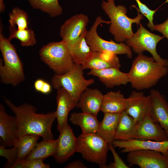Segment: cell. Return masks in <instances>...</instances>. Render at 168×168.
Masks as SVG:
<instances>
[{"instance_id":"f35d334b","label":"cell","mask_w":168,"mask_h":168,"mask_svg":"<svg viewBox=\"0 0 168 168\" xmlns=\"http://www.w3.org/2000/svg\"><path fill=\"white\" fill-rule=\"evenodd\" d=\"M51 91V86L50 83L45 81L41 93L44 94H47L50 93Z\"/></svg>"},{"instance_id":"6da1fadb","label":"cell","mask_w":168,"mask_h":168,"mask_svg":"<svg viewBox=\"0 0 168 168\" xmlns=\"http://www.w3.org/2000/svg\"><path fill=\"white\" fill-rule=\"evenodd\" d=\"M4 100L15 115L17 139L26 135H34L42 137L43 140L54 139L51 128L56 119L55 111L39 114L36 107L31 105L25 103L16 106L6 98Z\"/></svg>"},{"instance_id":"4dcf8cb0","label":"cell","mask_w":168,"mask_h":168,"mask_svg":"<svg viewBox=\"0 0 168 168\" xmlns=\"http://www.w3.org/2000/svg\"><path fill=\"white\" fill-rule=\"evenodd\" d=\"M9 15L10 26L14 27L17 26L19 30L28 28V16L24 11L16 7L13 9Z\"/></svg>"},{"instance_id":"3957f363","label":"cell","mask_w":168,"mask_h":168,"mask_svg":"<svg viewBox=\"0 0 168 168\" xmlns=\"http://www.w3.org/2000/svg\"><path fill=\"white\" fill-rule=\"evenodd\" d=\"M101 7L110 19L109 31L114 36L117 43H121L130 38L133 35L132 25L135 23L137 25L140 23L143 16L135 6L138 15L134 18L128 17L126 15L127 9L122 5L116 6L114 0L103 1Z\"/></svg>"},{"instance_id":"44dd1931","label":"cell","mask_w":168,"mask_h":168,"mask_svg":"<svg viewBox=\"0 0 168 168\" xmlns=\"http://www.w3.org/2000/svg\"><path fill=\"white\" fill-rule=\"evenodd\" d=\"M81 66L83 70H101L110 68L119 69L121 66L117 54L108 52H93L88 60Z\"/></svg>"},{"instance_id":"8d00e7d4","label":"cell","mask_w":168,"mask_h":168,"mask_svg":"<svg viewBox=\"0 0 168 168\" xmlns=\"http://www.w3.org/2000/svg\"><path fill=\"white\" fill-rule=\"evenodd\" d=\"M87 167V166L80 160L70 162L65 167L66 168H86Z\"/></svg>"},{"instance_id":"f546056e","label":"cell","mask_w":168,"mask_h":168,"mask_svg":"<svg viewBox=\"0 0 168 168\" xmlns=\"http://www.w3.org/2000/svg\"><path fill=\"white\" fill-rule=\"evenodd\" d=\"M34 8L40 10L47 13L51 17L61 15L62 8L59 5L58 0H28Z\"/></svg>"},{"instance_id":"cb8c5ba5","label":"cell","mask_w":168,"mask_h":168,"mask_svg":"<svg viewBox=\"0 0 168 168\" xmlns=\"http://www.w3.org/2000/svg\"><path fill=\"white\" fill-rule=\"evenodd\" d=\"M96 133L108 143H112L114 140L116 129L120 114L104 113Z\"/></svg>"},{"instance_id":"8992f818","label":"cell","mask_w":168,"mask_h":168,"mask_svg":"<svg viewBox=\"0 0 168 168\" xmlns=\"http://www.w3.org/2000/svg\"><path fill=\"white\" fill-rule=\"evenodd\" d=\"M77 152L80 153L87 161L98 164L100 168H105L108 143L96 133H82L77 137Z\"/></svg>"},{"instance_id":"60d3db41","label":"cell","mask_w":168,"mask_h":168,"mask_svg":"<svg viewBox=\"0 0 168 168\" xmlns=\"http://www.w3.org/2000/svg\"><path fill=\"white\" fill-rule=\"evenodd\" d=\"M167 155V156H168V150L167 151V153H166Z\"/></svg>"},{"instance_id":"484cf974","label":"cell","mask_w":168,"mask_h":168,"mask_svg":"<svg viewBox=\"0 0 168 168\" xmlns=\"http://www.w3.org/2000/svg\"><path fill=\"white\" fill-rule=\"evenodd\" d=\"M58 140H43L38 142L24 160L43 159L55 155Z\"/></svg>"},{"instance_id":"9a60e30c","label":"cell","mask_w":168,"mask_h":168,"mask_svg":"<svg viewBox=\"0 0 168 168\" xmlns=\"http://www.w3.org/2000/svg\"><path fill=\"white\" fill-rule=\"evenodd\" d=\"M112 144L114 147L122 149L120 152L122 153H128L137 150H150L158 151L167 155L168 150V140L157 142L135 139L127 140H114Z\"/></svg>"},{"instance_id":"d590c367","label":"cell","mask_w":168,"mask_h":168,"mask_svg":"<svg viewBox=\"0 0 168 168\" xmlns=\"http://www.w3.org/2000/svg\"><path fill=\"white\" fill-rule=\"evenodd\" d=\"M156 30L161 33L163 36L168 40V17L163 23L154 25L153 31Z\"/></svg>"},{"instance_id":"ffe728a7","label":"cell","mask_w":168,"mask_h":168,"mask_svg":"<svg viewBox=\"0 0 168 168\" xmlns=\"http://www.w3.org/2000/svg\"><path fill=\"white\" fill-rule=\"evenodd\" d=\"M104 95L97 89L87 88L81 94L76 107L96 116L101 111Z\"/></svg>"},{"instance_id":"74e56055","label":"cell","mask_w":168,"mask_h":168,"mask_svg":"<svg viewBox=\"0 0 168 168\" xmlns=\"http://www.w3.org/2000/svg\"><path fill=\"white\" fill-rule=\"evenodd\" d=\"M45 81L42 79H38L34 82V87L36 91L41 92Z\"/></svg>"},{"instance_id":"9c48e42d","label":"cell","mask_w":168,"mask_h":168,"mask_svg":"<svg viewBox=\"0 0 168 168\" xmlns=\"http://www.w3.org/2000/svg\"><path fill=\"white\" fill-rule=\"evenodd\" d=\"M139 28L130 39L126 40V44L135 53L143 54L145 51L149 52L156 62L168 66V60L161 58L156 50L157 43L165 37L152 33L140 23Z\"/></svg>"},{"instance_id":"7a4b0ae2","label":"cell","mask_w":168,"mask_h":168,"mask_svg":"<svg viewBox=\"0 0 168 168\" xmlns=\"http://www.w3.org/2000/svg\"><path fill=\"white\" fill-rule=\"evenodd\" d=\"M168 72V66L156 62L152 57L138 54L128 73L129 82L137 91L147 89L156 84Z\"/></svg>"},{"instance_id":"ac0fdd59","label":"cell","mask_w":168,"mask_h":168,"mask_svg":"<svg viewBox=\"0 0 168 168\" xmlns=\"http://www.w3.org/2000/svg\"><path fill=\"white\" fill-rule=\"evenodd\" d=\"M16 118L8 114L5 107L0 104V137L1 145L5 147H13L17 140L16 132Z\"/></svg>"},{"instance_id":"5bb4252c","label":"cell","mask_w":168,"mask_h":168,"mask_svg":"<svg viewBox=\"0 0 168 168\" xmlns=\"http://www.w3.org/2000/svg\"><path fill=\"white\" fill-rule=\"evenodd\" d=\"M151 100L150 95L146 96L143 92L133 91L126 98V105L124 111L136 123L149 113Z\"/></svg>"},{"instance_id":"7c38bea8","label":"cell","mask_w":168,"mask_h":168,"mask_svg":"<svg viewBox=\"0 0 168 168\" xmlns=\"http://www.w3.org/2000/svg\"><path fill=\"white\" fill-rule=\"evenodd\" d=\"M89 21L87 16L82 13L76 14L67 20L62 25L60 35L67 44L77 40L87 32L86 26Z\"/></svg>"},{"instance_id":"d4e9b609","label":"cell","mask_w":168,"mask_h":168,"mask_svg":"<svg viewBox=\"0 0 168 168\" xmlns=\"http://www.w3.org/2000/svg\"><path fill=\"white\" fill-rule=\"evenodd\" d=\"M69 120L73 124L79 126L84 134L96 133L100 122L96 116L82 112L72 113L70 114Z\"/></svg>"},{"instance_id":"1f68e13d","label":"cell","mask_w":168,"mask_h":168,"mask_svg":"<svg viewBox=\"0 0 168 168\" xmlns=\"http://www.w3.org/2000/svg\"><path fill=\"white\" fill-rule=\"evenodd\" d=\"M18 153L17 147L14 146L12 148H6L3 145L0 146V156L7 159L5 167L11 168L16 161Z\"/></svg>"},{"instance_id":"ba28073f","label":"cell","mask_w":168,"mask_h":168,"mask_svg":"<svg viewBox=\"0 0 168 168\" xmlns=\"http://www.w3.org/2000/svg\"><path fill=\"white\" fill-rule=\"evenodd\" d=\"M102 23L110 24V21L103 20L99 16L96 19L90 30L86 35L87 44L93 52H108L116 54H126L129 58L132 57L131 48L123 42L116 43L112 40L107 41L101 38L97 31L98 26Z\"/></svg>"},{"instance_id":"52a82bcc","label":"cell","mask_w":168,"mask_h":168,"mask_svg":"<svg viewBox=\"0 0 168 168\" xmlns=\"http://www.w3.org/2000/svg\"><path fill=\"white\" fill-rule=\"evenodd\" d=\"M83 70L81 65L74 63L72 69L68 72L53 76L51 79L52 86L56 90L63 88L77 103L82 92L95 82L93 79H86Z\"/></svg>"},{"instance_id":"ab89813d","label":"cell","mask_w":168,"mask_h":168,"mask_svg":"<svg viewBox=\"0 0 168 168\" xmlns=\"http://www.w3.org/2000/svg\"><path fill=\"white\" fill-rule=\"evenodd\" d=\"M5 9L4 5L3 0H0V12H2Z\"/></svg>"},{"instance_id":"5b68a950","label":"cell","mask_w":168,"mask_h":168,"mask_svg":"<svg viewBox=\"0 0 168 168\" xmlns=\"http://www.w3.org/2000/svg\"><path fill=\"white\" fill-rule=\"evenodd\" d=\"M41 60L55 73L61 75L70 71L73 63L67 44L62 40L50 42L40 49Z\"/></svg>"},{"instance_id":"d6a6232c","label":"cell","mask_w":168,"mask_h":168,"mask_svg":"<svg viewBox=\"0 0 168 168\" xmlns=\"http://www.w3.org/2000/svg\"><path fill=\"white\" fill-rule=\"evenodd\" d=\"M135 1L138 7L139 12L148 20L147 26L151 30L153 31L154 26L153 23V16L157 9L155 10H151L146 5L141 2L140 0H135Z\"/></svg>"},{"instance_id":"83f0119b","label":"cell","mask_w":168,"mask_h":168,"mask_svg":"<svg viewBox=\"0 0 168 168\" xmlns=\"http://www.w3.org/2000/svg\"><path fill=\"white\" fill-rule=\"evenodd\" d=\"M135 123L132 117L125 111L121 113L117 125L114 140L131 139V135Z\"/></svg>"},{"instance_id":"7402d4cb","label":"cell","mask_w":168,"mask_h":168,"mask_svg":"<svg viewBox=\"0 0 168 168\" xmlns=\"http://www.w3.org/2000/svg\"><path fill=\"white\" fill-rule=\"evenodd\" d=\"M126 105V98L120 90L110 91L104 95L101 111L104 113L120 114Z\"/></svg>"},{"instance_id":"30bf717a","label":"cell","mask_w":168,"mask_h":168,"mask_svg":"<svg viewBox=\"0 0 168 168\" xmlns=\"http://www.w3.org/2000/svg\"><path fill=\"white\" fill-rule=\"evenodd\" d=\"M132 139L163 142L168 141V137L161 126L153 121L148 113L135 124Z\"/></svg>"},{"instance_id":"2e32d148","label":"cell","mask_w":168,"mask_h":168,"mask_svg":"<svg viewBox=\"0 0 168 168\" xmlns=\"http://www.w3.org/2000/svg\"><path fill=\"white\" fill-rule=\"evenodd\" d=\"M57 90V108L55 111L58 123L57 129L60 133L68 124L67 120L69 113L76 106L77 103L63 88L61 87Z\"/></svg>"},{"instance_id":"e0dca14e","label":"cell","mask_w":168,"mask_h":168,"mask_svg":"<svg viewBox=\"0 0 168 168\" xmlns=\"http://www.w3.org/2000/svg\"><path fill=\"white\" fill-rule=\"evenodd\" d=\"M152 100L149 114L153 121L158 123L168 137V102L165 96L157 90H152Z\"/></svg>"},{"instance_id":"f1b7e54d","label":"cell","mask_w":168,"mask_h":168,"mask_svg":"<svg viewBox=\"0 0 168 168\" xmlns=\"http://www.w3.org/2000/svg\"><path fill=\"white\" fill-rule=\"evenodd\" d=\"M10 35L8 39L15 38L20 42L23 46L28 47L34 45L36 42L35 34L33 31L28 28L19 30L16 29L15 27L10 26L9 27Z\"/></svg>"},{"instance_id":"603a6c76","label":"cell","mask_w":168,"mask_h":168,"mask_svg":"<svg viewBox=\"0 0 168 168\" xmlns=\"http://www.w3.org/2000/svg\"><path fill=\"white\" fill-rule=\"evenodd\" d=\"M87 31L83 34L74 42L67 44L72 60L75 63L83 64L88 60L93 53L86 39Z\"/></svg>"},{"instance_id":"d6986e66","label":"cell","mask_w":168,"mask_h":168,"mask_svg":"<svg viewBox=\"0 0 168 168\" xmlns=\"http://www.w3.org/2000/svg\"><path fill=\"white\" fill-rule=\"evenodd\" d=\"M119 69L110 68L101 70L91 69L87 74L97 77L105 87L112 88L115 86L126 85L129 82L128 73L123 72Z\"/></svg>"},{"instance_id":"277c9868","label":"cell","mask_w":168,"mask_h":168,"mask_svg":"<svg viewBox=\"0 0 168 168\" xmlns=\"http://www.w3.org/2000/svg\"><path fill=\"white\" fill-rule=\"evenodd\" d=\"M0 27V50L3 57L0 60V81L16 86L25 79L23 65L14 46L2 35Z\"/></svg>"},{"instance_id":"836d02e7","label":"cell","mask_w":168,"mask_h":168,"mask_svg":"<svg viewBox=\"0 0 168 168\" xmlns=\"http://www.w3.org/2000/svg\"><path fill=\"white\" fill-rule=\"evenodd\" d=\"M109 150L111 151L114 159V162L106 165L105 168H129L120 158L115 151L112 143L108 144Z\"/></svg>"},{"instance_id":"4316f807","label":"cell","mask_w":168,"mask_h":168,"mask_svg":"<svg viewBox=\"0 0 168 168\" xmlns=\"http://www.w3.org/2000/svg\"><path fill=\"white\" fill-rule=\"evenodd\" d=\"M40 136L34 135H27L18 138L14 146L18 148V153L16 162L24 160L34 149Z\"/></svg>"},{"instance_id":"8fae6325","label":"cell","mask_w":168,"mask_h":168,"mask_svg":"<svg viewBox=\"0 0 168 168\" xmlns=\"http://www.w3.org/2000/svg\"><path fill=\"white\" fill-rule=\"evenodd\" d=\"M129 166L136 165L141 168H168V156L153 150H140L128 153Z\"/></svg>"},{"instance_id":"e575fe53","label":"cell","mask_w":168,"mask_h":168,"mask_svg":"<svg viewBox=\"0 0 168 168\" xmlns=\"http://www.w3.org/2000/svg\"><path fill=\"white\" fill-rule=\"evenodd\" d=\"M44 159L24 160L21 162L22 168H49V165L44 163Z\"/></svg>"},{"instance_id":"4fadbf2b","label":"cell","mask_w":168,"mask_h":168,"mask_svg":"<svg viewBox=\"0 0 168 168\" xmlns=\"http://www.w3.org/2000/svg\"><path fill=\"white\" fill-rule=\"evenodd\" d=\"M56 151L54 157L58 163L65 162L77 152L78 141L68 124L60 132L57 139Z\"/></svg>"}]
</instances>
